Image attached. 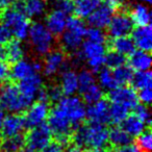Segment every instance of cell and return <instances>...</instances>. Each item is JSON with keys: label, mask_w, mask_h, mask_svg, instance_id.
<instances>
[{"label": "cell", "mask_w": 152, "mask_h": 152, "mask_svg": "<svg viewBox=\"0 0 152 152\" xmlns=\"http://www.w3.org/2000/svg\"><path fill=\"white\" fill-rule=\"evenodd\" d=\"M71 142L80 149L103 148L108 142V129L104 124L90 122L78 126L71 134Z\"/></svg>", "instance_id": "6da1fadb"}, {"label": "cell", "mask_w": 152, "mask_h": 152, "mask_svg": "<svg viewBox=\"0 0 152 152\" xmlns=\"http://www.w3.org/2000/svg\"><path fill=\"white\" fill-rule=\"evenodd\" d=\"M129 110L121 104L113 103L110 105V122L114 124H121L128 116Z\"/></svg>", "instance_id": "836d02e7"}, {"label": "cell", "mask_w": 152, "mask_h": 152, "mask_svg": "<svg viewBox=\"0 0 152 152\" xmlns=\"http://www.w3.org/2000/svg\"><path fill=\"white\" fill-rule=\"evenodd\" d=\"M67 67V58L63 50H51L46 54L42 70L47 77H53Z\"/></svg>", "instance_id": "7c38bea8"}, {"label": "cell", "mask_w": 152, "mask_h": 152, "mask_svg": "<svg viewBox=\"0 0 152 152\" xmlns=\"http://www.w3.org/2000/svg\"><path fill=\"white\" fill-rule=\"evenodd\" d=\"M5 116H7V115H5V110L0 106V130H1V127H2V124H3V121H4Z\"/></svg>", "instance_id": "681fc988"}, {"label": "cell", "mask_w": 152, "mask_h": 152, "mask_svg": "<svg viewBox=\"0 0 152 152\" xmlns=\"http://www.w3.org/2000/svg\"><path fill=\"white\" fill-rule=\"evenodd\" d=\"M55 106H57L64 113L74 129L80 126L87 118V108L85 102L79 97H76L74 95L65 96V97L63 96L56 102Z\"/></svg>", "instance_id": "52a82bcc"}, {"label": "cell", "mask_w": 152, "mask_h": 152, "mask_svg": "<svg viewBox=\"0 0 152 152\" xmlns=\"http://www.w3.org/2000/svg\"><path fill=\"white\" fill-rule=\"evenodd\" d=\"M10 76V67L3 59H0V81H3Z\"/></svg>", "instance_id": "f6af8a7d"}, {"label": "cell", "mask_w": 152, "mask_h": 152, "mask_svg": "<svg viewBox=\"0 0 152 152\" xmlns=\"http://www.w3.org/2000/svg\"><path fill=\"white\" fill-rule=\"evenodd\" d=\"M110 100L113 103L121 104L128 110L134 108L139 104L137 94L134 89L127 86H119L110 91Z\"/></svg>", "instance_id": "8fae6325"}, {"label": "cell", "mask_w": 152, "mask_h": 152, "mask_svg": "<svg viewBox=\"0 0 152 152\" xmlns=\"http://www.w3.org/2000/svg\"><path fill=\"white\" fill-rule=\"evenodd\" d=\"M14 7L23 12L28 18L38 19L45 14L47 4L45 0H20L13 4Z\"/></svg>", "instance_id": "e0dca14e"}, {"label": "cell", "mask_w": 152, "mask_h": 152, "mask_svg": "<svg viewBox=\"0 0 152 152\" xmlns=\"http://www.w3.org/2000/svg\"><path fill=\"white\" fill-rule=\"evenodd\" d=\"M12 38V34L10 32V30L7 29V27L2 23V22H0V45L2 46V45L7 44Z\"/></svg>", "instance_id": "ee69618b"}, {"label": "cell", "mask_w": 152, "mask_h": 152, "mask_svg": "<svg viewBox=\"0 0 152 152\" xmlns=\"http://www.w3.org/2000/svg\"><path fill=\"white\" fill-rule=\"evenodd\" d=\"M19 152H37V151H34V150H32V149H30V148H22L21 150H20Z\"/></svg>", "instance_id": "db71d44e"}, {"label": "cell", "mask_w": 152, "mask_h": 152, "mask_svg": "<svg viewBox=\"0 0 152 152\" xmlns=\"http://www.w3.org/2000/svg\"><path fill=\"white\" fill-rule=\"evenodd\" d=\"M101 3L102 0H74L73 12L76 17L85 19L89 17Z\"/></svg>", "instance_id": "cb8c5ba5"}, {"label": "cell", "mask_w": 152, "mask_h": 152, "mask_svg": "<svg viewBox=\"0 0 152 152\" xmlns=\"http://www.w3.org/2000/svg\"><path fill=\"white\" fill-rule=\"evenodd\" d=\"M80 94L83 102L88 104H92L103 97V90L99 87L98 83H94V85H91L90 87L80 91Z\"/></svg>", "instance_id": "4dcf8cb0"}, {"label": "cell", "mask_w": 152, "mask_h": 152, "mask_svg": "<svg viewBox=\"0 0 152 152\" xmlns=\"http://www.w3.org/2000/svg\"><path fill=\"white\" fill-rule=\"evenodd\" d=\"M110 105L107 100L101 98L98 101L89 104L87 108V118L92 123L106 124L110 123Z\"/></svg>", "instance_id": "9a60e30c"}, {"label": "cell", "mask_w": 152, "mask_h": 152, "mask_svg": "<svg viewBox=\"0 0 152 152\" xmlns=\"http://www.w3.org/2000/svg\"><path fill=\"white\" fill-rule=\"evenodd\" d=\"M42 70V65L37 61L28 58H21L13 63L10 68V76L15 80H22L34 73H39Z\"/></svg>", "instance_id": "4fadbf2b"}, {"label": "cell", "mask_w": 152, "mask_h": 152, "mask_svg": "<svg viewBox=\"0 0 152 152\" xmlns=\"http://www.w3.org/2000/svg\"><path fill=\"white\" fill-rule=\"evenodd\" d=\"M130 16L133 24L137 26L149 25L151 22V12L145 3H134L130 7Z\"/></svg>", "instance_id": "603a6c76"}, {"label": "cell", "mask_w": 152, "mask_h": 152, "mask_svg": "<svg viewBox=\"0 0 152 152\" xmlns=\"http://www.w3.org/2000/svg\"><path fill=\"white\" fill-rule=\"evenodd\" d=\"M67 16L68 15H66L63 12L53 9L47 15L44 24L53 36H61L64 30L66 29V26H67Z\"/></svg>", "instance_id": "ffe728a7"}, {"label": "cell", "mask_w": 152, "mask_h": 152, "mask_svg": "<svg viewBox=\"0 0 152 152\" xmlns=\"http://www.w3.org/2000/svg\"><path fill=\"white\" fill-rule=\"evenodd\" d=\"M96 80H98L99 87L102 90H106V91H110L118 87L116 80H115L113 71H110V69L108 68H101L98 71V76Z\"/></svg>", "instance_id": "f546056e"}, {"label": "cell", "mask_w": 152, "mask_h": 152, "mask_svg": "<svg viewBox=\"0 0 152 152\" xmlns=\"http://www.w3.org/2000/svg\"><path fill=\"white\" fill-rule=\"evenodd\" d=\"M53 9L58 10L66 15H69L73 12V2L71 0H56L53 5Z\"/></svg>", "instance_id": "60d3db41"}, {"label": "cell", "mask_w": 152, "mask_h": 152, "mask_svg": "<svg viewBox=\"0 0 152 152\" xmlns=\"http://www.w3.org/2000/svg\"><path fill=\"white\" fill-rule=\"evenodd\" d=\"M30 102L21 94L18 86L7 83L0 88V106L11 114L22 113L30 105Z\"/></svg>", "instance_id": "8992f818"}, {"label": "cell", "mask_w": 152, "mask_h": 152, "mask_svg": "<svg viewBox=\"0 0 152 152\" xmlns=\"http://www.w3.org/2000/svg\"><path fill=\"white\" fill-rule=\"evenodd\" d=\"M122 126L121 128L123 130H125L131 137H137L139 134H141L145 129H147V124L143 122L139 117H137L134 114L127 116L126 118L123 120V122L121 123Z\"/></svg>", "instance_id": "d4e9b609"}, {"label": "cell", "mask_w": 152, "mask_h": 152, "mask_svg": "<svg viewBox=\"0 0 152 152\" xmlns=\"http://www.w3.org/2000/svg\"><path fill=\"white\" fill-rule=\"evenodd\" d=\"M133 88L137 90L151 88L152 85V74L149 70L147 71H137V73L133 74L131 79Z\"/></svg>", "instance_id": "1f68e13d"}, {"label": "cell", "mask_w": 152, "mask_h": 152, "mask_svg": "<svg viewBox=\"0 0 152 152\" xmlns=\"http://www.w3.org/2000/svg\"><path fill=\"white\" fill-rule=\"evenodd\" d=\"M86 38L89 41H93V42L97 43H103L105 44L106 42V34L103 31V29H100L97 27H91L88 28Z\"/></svg>", "instance_id": "74e56055"}, {"label": "cell", "mask_w": 152, "mask_h": 152, "mask_svg": "<svg viewBox=\"0 0 152 152\" xmlns=\"http://www.w3.org/2000/svg\"><path fill=\"white\" fill-rule=\"evenodd\" d=\"M113 74H114L115 80H116L118 87L119 86H127L128 83H130L133 76L132 69L126 65L116 68L113 71Z\"/></svg>", "instance_id": "d6a6232c"}, {"label": "cell", "mask_w": 152, "mask_h": 152, "mask_svg": "<svg viewBox=\"0 0 152 152\" xmlns=\"http://www.w3.org/2000/svg\"><path fill=\"white\" fill-rule=\"evenodd\" d=\"M89 152H110L107 148H96V149H90Z\"/></svg>", "instance_id": "f907efd6"}, {"label": "cell", "mask_w": 152, "mask_h": 152, "mask_svg": "<svg viewBox=\"0 0 152 152\" xmlns=\"http://www.w3.org/2000/svg\"><path fill=\"white\" fill-rule=\"evenodd\" d=\"M0 59L4 61V48H2L1 45H0Z\"/></svg>", "instance_id": "f5cc1de1"}, {"label": "cell", "mask_w": 152, "mask_h": 152, "mask_svg": "<svg viewBox=\"0 0 152 152\" xmlns=\"http://www.w3.org/2000/svg\"><path fill=\"white\" fill-rule=\"evenodd\" d=\"M78 76V91H83V89L90 87L91 85L96 83V77L94 75L93 71L89 69H83L79 73H77Z\"/></svg>", "instance_id": "d590c367"}, {"label": "cell", "mask_w": 152, "mask_h": 152, "mask_svg": "<svg viewBox=\"0 0 152 152\" xmlns=\"http://www.w3.org/2000/svg\"><path fill=\"white\" fill-rule=\"evenodd\" d=\"M24 128H25V125H24L23 118L18 114H11L9 116H5L0 131L2 132V137H10L21 134Z\"/></svg>", "instance_id": "44dd1931"}, {"label": "cell", "mask_w": 152, "mask_h": 152, "mask_svg": "<svg viewBox=\"0 0 152 152\" xmlns=\"http://www.w3.org/2000/svg\"><path fill=\"white\" fill-rule=\"evenodd\" d=\"M45 92H46V96H47L48 102L49 101L57 102L64 96L59 86H56V85H52V86H50V87L46 88V89H45Z\"/></svg>", "instance_id": "ab89813d"}, {"label": "cell", "mask_w": 152, "mask_h": 152, "mask_svg": "<svg viewBox=\"0 0 152 152\" xmlns=\"http://www.w3.org/2000/svg\"><path fill=\"white\" fill-rule=\"evenodd\" d=\"M108 142L113 147L119 148L132 143V137L121 127H113L108 130Z\"/></svg>", "instance_id": "4316f807"}, {"label": "cell", "mask_w": 152, "mask_h": 152, "mask_svg": "<svg viewBox=\"0 0 152 152\" xmlns=\"http://www.w3.org/2000/svg\"><path fill=\"white\" fill-rule=\"evenodd\" d=\"M14 2H15V0H0V12L2 13L3 11L12 7Z\"/></svg>", "instance_id": "7dc6e473"}, {"label": "cell", "mask_w": 152, "mask_h": 152, "mask_svg": "<svg viewBox=\"0 0 152 152\" xmlns=\"http://www.w3.org/2000/svg\"><path fill=\"white\" fill-rule=\"evenodd\" d=\"M67 152H83V149H80V148H78V147H72V148H70Z\"/></svg>", "instance_id": "816d5d0a"}, {"label": "cell", "mask_w": 152, "mask_h": 152, "mask_svg": "<svg viewBox=\"0 0 152 152\" xmlns=\"http://www.w3.org/2000/svg\"><path fill=\"white\" fill-rule=\"evenodd\" d=\"M59 88L65 96L75 95L78 91V76L73 69L65 68L61 72Z\"/></svg>", "instance_id": "d6986e66"}, {"label": "cell", "mask_w": 152, "mask_h": 152, "mask_svg": "<svg viewBox=\"0 0 152 152\" xmlns=\"http://www.w3.org/2000/svg\"><path fill=\"white\" fill-rule=\"evenodd\" d=\"M88 27L83 19L78 17L68 18L66 29L61 34L59 44L64 52L75 53L80 48L86 38Z\"/></svg>", "instance_id": "7a4b0ae2"}, {"label": "cell", "mask_w": 152, "mask_h": 152, "mask_svg": "<svg viewBox=\"0 0 152 152\" xmlns=\"http://www.w3.org/2000/svg\"><path fill=\"white\" fill-rule=\"evenodd\" d=\"M27 38L32 50L38 55H46L54 46V36L43 22L37 21L30 24Z\"/></svg>", "instance_id": "5b68a950"}, {"label": "cell", "mask_w": 152, "mask_h": 152, "mask_svg": "<svg viewBox=\"0 0 152 152\" xmlns=\"http://www.w3.org/2000/svg\"><path fill=\"white\" fill-rule=\"evenodd\" d=\"M114 152H140L139 148L137 147V145L133 144H129V145L123 146V147L116 148Z\"/></svg>", "instance_id": "bcb514c9"}, {"label": "cell", "mask_w": 152, "mask_h": 152, "mask_svg": "<svg viewBox=\"0 0 152 152\" xmlns=\"http://www.w3.org/2000/svg\"><path fill=\"white\" fill-rule=\"evenodd\" d=\"M141 1H143V3H145V4H149V3H151L152 0H141Z\"/></svg>", "instance_id": "11a10c76"}, {"label": "cell", "mask_w": 152, "mask_h": 152, "mask_svg": "<svg viewBox=\"0 0 152 152\" xmlns=\"http://www.w3.org/2000/svg\"><path fill=\"white\" fill-rule=\"evenodd\" d=\"M115 15V9L107 3H101L89 17L87 18L91 27H97L100 29L106 28Z\"/></svg>", "instance_id": "2e32d148"}, {"label": "cell", "mask_w": 152, "mask_h": 152, "mask_svg": "<svg viewBox=\"0 0 152 152\" xmlns=\"http://www.w3.org/2000/svg\"><path fill=\"white\" fill-rule=\"evenodd\" d=\"M24 46L20 40H10L7 43L4 48V59H7L11 63L19 61L24 57Z\"/></svg>", "instance_id": "484cf974"}, {"label": "cell", "mask_w": 152, "mask_h": 152, "mask_svg": "<svg viewBox=\"0 0 152 152\" xmlns=\"http://www.w3.org/2000/svg\"><path fill=\"white\" fill-rule=\"evenodd\" d=\"M125 63H126L125 55L118 53L117 51L110 50V52H106L104 55V65L108 69H116L120 66L125 65Z\"/></svg>", "instance_id": "e575fe53"}, {"label": "cell", "mask_w": 152, "mask_h": 152, "mask_svg": "<svg viewBox=\"0 0 152 152\" xmlns=\"http://www.w3.org/2000/svg\"><path fill=\"white\" fill-rule=\"evenodd\" d=\"M112 50L117 51L123 55H129L135 50V46L133 44V41L131 38L127 37H120V38H115L112 41Z\"/></svg>", "instance_id": "83f0119b"}, {"label": "cell", "mask_w": 152, "mask_h": 152, "mask_svg": "<svg viewBox=\"0 0 152 152\" xmlns=\"http://www.w3.org/2000/svg\"><path fill=\"white\" fill-rule=\"evenodd\" d=\"M106 53V46L103 43H97L87 40L81 44L78 51L74 54L76 61H87L92 71H99L104 66V55Z\"/></svg>", "instance_id": "3957f363"}, {"label": "cell", "mask_w": 152, "mask_h": 152, "mask_svg": "<svg viewBox=\"0 0 152 152\" xmlns=\"http://www.w3.org/2000/svg\"><path fill=\"white\" fill-rule=\"evenodd\" d=\"M131 34V39L135 48L150 52L152 49V28L150 24L145 26H137L135 29L133 28Z\"/></svg>", "instance_id": "ac0fdd59"}, {"label": "cell", "mask_w": 152, "mask_h": 152, "mask_svg": "<svg viewBox=\"0 0 152 152\" xmlns=\"http://www.w3.org/2000/svg\"><path fill=\"white\" fill-rule=\"evenodd\" d=\"M0 16H1L2 23L7 27L12 36L20 41L27 39L30 22L29 18L23 12L12 7L3 11Z\"/></svg>", "instance_id": "277c9868"}, {"label": "cell", "mask_w": 152, "mask_h": 152, "mask_svg": "<svg viewBox=\"0 0 152 152\" xmlns=\"http://www.w3.org/2000/svg\"><path fill=\"white\" fill-rule=\"evenodd\" d=\"M137 94V99L139 101L142 102V104L145 105H149L152 101V91L151 88H146V89L139 90Z\"/></svg>", "instance_id": "b9f144b4"}, {"label": "cell", "mask_w": 152, "mask_h": 152, "mask_svg": "<svg viewBox=\"0 0 152 152\" xmlns=\"http://www.w3.org/2000/svg\"><path fill=\"white\" fill-rule=\"evenodd\" d=\"M66 146L61 145L58 142H50L45 148L41 150V152H65Z\"/></svg>", "instance_id": "7bdbcfd3"}, {"label": "cell", "mask_w": 152, "mask_h": 152, "mask_svg": "<svg viewBox=\"0 0 152 152\" xmlns=\"http://www.w3.org/2000/svg\"><path fill=\"white\" fill-rule=\"evenodd\" d=\"M129 67L135 71H147L151 67L152 58L151 55L147 51L134 50L131 54H129L128 58Z\"/></svg>", "instance_id": "7402d4cb"}, {"label": "cell", "mask_w": 152, "mask_h": 152, "mask_svg": "<svg viewBox=\"0 0 152 152\" xmlns=\"http://www.w3.org/2000/svg\"><path fill=\"white\" fill-rule=\"evenodd\" d=\"M25 110V114L22 117L25 128H32L46 121L49 114V106L47 102L38 100L37 102H32Z\"/></svg>", "instance_id": "30bf717a"}, {"label": "cell", "mask_w": 152, "mask_h": 152, "mask_svg": "<svg viewBox=\"0 0 152 152\" xmlns=\"http://www.w3.org/2000/svg\"><path fill=\"white\" fill-rule=\"evenodd\" d=\"M18 89L21 94L30 102L34 101L38 98L39 93L43 89V79L39 73H34L26 78L19 81Z\"/></svg>", "instance_id": "5bb4252c"}, {"label": "cell", "mask_w": 152, "mask_h": 152, "mask_svg": "<svg viewBox=\"0 0 152 152\" xmlns=\"http://www.w3.org/2000/svg\"><path fill=\"white\" fill-rule=\"evenodd\" d=\"M25 145V137L23 134L4 137L0 145L1 152H19Z\"/></svg>", "instance_id": "f1b7e54d"}, {"label": "cell", "mask_w": 152, "mask_h": 152, "mask_svg": "<svg viewBox=\"0 0 152 152\" xmlns=\"http://www.w3.org/2000/svg\"><path fill=\"white\" fill-rule=\"evenodd\" d=\"M105 3L107 4L112 5L113 7H121L122 5H124L125 3V0H104Z\"/></svg>", "instance_id": "c3c4849f"}, {"label": "cell", "mask_w": 152, "mask_h": 152, "mask_svg": "<svg viewBox=\"0 0 152 152\" xmlns=\"http://www.w3.org/2000/svg\"><path fill=\"white\" fill-rule=\"evenodd\" d=\"M133 110H134L135 116L139 117L145 124L149 125L150 123H151V113H150L148 105H145V104H137Z\"/></svg>", "instance_id": "f35d334b"}, {"label": "cell", "mask_w": 152, "mask_h": 152, "mask_svg": "<svg viewBox=\"0 0 152 152\" xmlns=\"http://www.w3.org/2000/svg\"><path fill=\"white\" fill-rule=\"evenodd\" d=\"M52 137L48 124L44 122L38 126L29 128L28 133L25 135V144L28 148L38 152L52 142Z\"/></svg>", "instance_id": "ba28073f"}, {"label": "cell", "mask_w": 152, "mask_h": 152, "mask_svg": "<svg viewBox=\"0 0 152 152\" xmlns=\"http://www.w3.org/2000/svg\"><path fill=\"white\" fill-rule=\"evenodd\" d=\"M137 147L140 151L150 152L152 147V134L149 128L145 129L141 134L137 135Z\"/></svg>", "instance_id": "8d00e7d4"}, {"label": "cell", "mask_w": 152, "mask_h": 152, "mask_svg": "<svg viewBox=\"0 0 152 152\" xmlns=\"http://www.w3.org/2000/svg\"><path fill=\"white\" fill-rule=\"evenodd\" d=\"M2 140H3L2 134H0V145H1V143H2Z\"/></svg>", "instance_id": "9f6ffc18"}, {"label": "cell", "mask_w": 152, "mask_h": 152, "mask_svg": "<svg viewBox=\"0 0 152 152\" xmlns=\"http://www.w3.org/2000/svg\"><path fill=\"white\" fill-rule=\"evenodd\" d=\"M134 24L131 20L129 14L121 12L113 16L107 28V34L110 38H120L127 37L133 30Z\"/></svg>", "instance_id": "9c48e42d"}]
</instances>
